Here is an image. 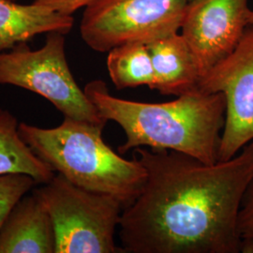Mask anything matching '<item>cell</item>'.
I'll return each instance as SVG.
<instances>
[{
    "mask_svg": "<svg viewBox=\"0 0 253 253\" xmlns=\"http://www.w3.org/2000/svg\"><path fill=\"white\" fill-rule=\"evenodd\" d=\"M133 156L146 180L121 215L125 253H239L237 219L253 178V140L231 160L213 164L147 147H137Z\"/></svg>",
    "mask_w": 253,
    "mask_h": 253,
    "instance_id": "obj_1",
    "label": "cell"
},
{
    "mask_svg": "<svg viewBox=\"0 0 253 253\" xmlns=\"http://www.w3.org/2000/svg\"><path fill=\"white\" fill-rule=\"evenodd\" d=\"M84 91L102 118L123 128L126 141L119 153L147 147L186 154L208 164L218 162L226 111L222 93L197 89L172 101L146 103L111 95L101 80L89 82Z\"/></svg>",
    "mask_w": 253,
    "mask_h": 253,
    "instance_id": "obj_2",
    "label": "cell"
},
{
    "mask_svg": "<svg viewBox=\"0 0 253 253\" xmlns=\"http://www.w3.org/2000/svg\"><path fill=\"white\" fill-rule=\"evenodd\" d=\"M103 127L64 118L59 126L19 123L24 142L54 172L82 189L106 194L131 205L144 189L146 171L133 156L128 161L102 139Z\"/></svg>",
    "mask_w": 253,
    "mask_h": 253,
    "instance_id": "obj_3",
    "label": "cell"
},
{
    "mask_svg": "<svg viewBox=\"0 0 253 253\" xmlns=\"http://www.w3.org/2000/svg\"><path fill=\"white\" fill-rule=\"evenodd\" d=\"M52 218L54 253H120L115 235L124 207L113 196L82 189L56 173L36 189Z\"/></svg>",
    "mask_w": 253,
    "mask_h": 253,
    "instance_id": "obj_4",
    "label": "cell"
},
{
    "mask_svg": "<svg viewBox=\"0 0 253 253\" xmlns=\"http://www.w3.org/2000/svg\"><path fill=\"white\" fill-rule=\"evenodd\" d=\"M0 84L36 93L64 118L103 128L107 123L75 81L67 61L62 33H48L45 43L38 50L22 42L0 52Z\"/></svg>",
    "mask_w": 253,
    "mask_h": 253,
    "instance_id": "obj_5",
    "label": "cell"
},
{
    "mask_svg": "<svg viewBox=\"0 0 253 253\" xmlns=\"http://www.w3.org/2000/svg\"><path fill=\"white\" fill-rule=\"evenodd\" d=\"M189 0H94L80 33L92 50L108 53L131 42L150 43L180 30Z\"/></svg>",
    "mask_w": 253,
    "mask_h": 253,
    "instance_id": "obj_6",
    "label": "cell"
},
{
    "mask_svg": "<svg viewBox=\"0 0 253 253\" xmlns=\"http://www.w3.org/2000/svg\"><path fill=\"white\" fill-rule=\"evenodd\" d=\"M198 89L225 97L218 162L229 161L253 140V25L235 50L200 78Z\"/></svg>",
    "mask_w": 253,
    "mask_h": 253,
    "instance_id": "obj_7",
    "label": "cell"
},
{
    "mask_svg": "<svg viewBox=\"0 0 253 253\" xmlns=\"http://www.w3.org/2000/svg\"><path fill=\"white\" fill-rule=\"evenodd\" d=\"M249 0H191L181 26L200 78L231 54L249 27ZM200 80V79H199Z\"/></svg>",
    "mask_w": 253,
    "mask_h": 253,
    "instance_id": "obj_8",
    "label": "cell"
},
{
    "mask_svg": "<svg viewBox=\"0 0 253 253\" xmlns=\"http://www.w3.org/2000/svg\"><path fill=\"white\" fill-rule=\"evenodd\" d=\"M52 218L39 192L31 190L12 208L0 228V253H54Z\"/></svg>",
    "mask_w": 253,
    "mask_h": 253,
    "instance_id": "obj_9",
    "label": "cell"
},
{
    "mask_svg": "<svg viewBox=\"0 0 253 253\" xmlns=\"http://www.w3.org/2000/svg\"><path fill=\"white\" fill-rule=\"evenodd\" d=\"M146 45L155 74L152 90L178 97L198 89L199 72L182 34L175 33Z\"/></svg>",
    "mask_w": 253,
    "mask_h": 253,
    "instance_id": "obj_10",
    "label": "cell"
},
{
    "mask_svg": "<svg viewBox=\"0 0 253 253\" xmlns=\"http://www.w3.org/2000/svg\"><path fill=\"white\" fill-rule=\"evenodd\" d=\"M72 15L43 5H21L14 0H0V52L7 51L34 37L50 32L68 34L73 27Z\"/></svg>",
    "mask_w": 253,
    "mask_h": 253,
    "instance_id": "obj_11",
    "label": "cell"
},
{
    "mask_svg": "<svg viewBox=\"0 0 253 253\" xmlns=\"http://www.w3.org/2000/svg\"><path fill=\"white\" fill-rule=\"evenodd\" d=\"M7 173H26L38 184H45L55 174L24 142L15 116L0 108V175Z\"/></svg>",
    "mask_w": 253,
    "mask_h": 253,
    "instance_id": "obj_12",
    "label": "cell"
},
{
    "mask_svg": "<svg viewBox=\"0 0 253 253\" xmlns=\"http://www.w3.org/2000/svg\"><path fill=\"white\" fill-rule=\"evenodd\" d=\"M109 76L118 89L147 85L153 89V64L145 43L131 42L113 48L108 52Z\"/></svg>",
    "mask_w": 253,
    "mask_h": 253,
    "instance_id": "obj_13",
    "label": "cell"
},
{
    "mask_svg": "<svg viewBox=\"0 0 253 253\" xmlns=\"http://www.w3.org/2000/svg\"><path fill=\"white\" fill-rule=\"evenodd\" d=\"M38 184L26 173H7L0 175V228L10 210Z\"/></svg>",
    "mask_w": 253,
    "mask_h": 253,
    "instance_id": "obj_14",
    "label": "cell"
},
{
    "mask_svg": "<svg viewBox=\"0 0 253 253\" xmlns=\"http://www.w3.org/2000/svg\"><path fill=\"white\" fill-rule=\"evenodd\" d=\"M240 238L253 239V178L250 182L241 203L237 219Z\"/></svg>",
    "mask_w": 253,
    "mask_h": 253,
    "instance_id": "obj_15",
    "label": "cell"
},
{
    "mask_svg": "<svg viewBox=\"0 0 253 253\" xmlns=\"http://www.w3.org/2000/svg\"><path fill=\"white\" fill-rule=\"evenodd\" d=\"M94 0H34V3L43 5L66 15H73L81 8H85Z\"/></svg>",
    "mask_w": 253,
    "mask_h": 253,
    "instance_id": "obj_16",
    "label": "cell"
},
{
    "mask_svg": "<svg viewBox=\"0 0 253 253\" xmlns=\"http://www.w3.org/2000/svg\"><path fill=\"white\" fill-rule=\"evenodd\" d=\"M239 253H253V239L242 238L239 245Z\"/></svg>",
    "mask_w": 253,
    "mask_h": 253,
    "instance_id": "obj_17",
    "label": "cell"
},
{
    "mask_svg": "<svg viewBox=\"0 0 253 253\" xmlns=\"http://www.w3.org/2000/svg\"><path fill=\"white\" fill-rule=\"evenodd\" d=\"M249 25H253V10H251V13H250Z\"/></svg>",
    "mask_w": 253,
    "mask_h": 253,
    "instance_id": "obj_18",
    "label": "cell"
},
{
    "mask_svg": "<svg viewBox=\"0 0 253 253\" xmlns=\"http://www.w3.org/2000/svg\"><path fill=\"white\" fill-rule=\"evenodd\" d=\"M190 1H191V0H189V2H190Z\"/></svg>",
    "mask_w": 253,
    "mask_h": 253,
    "instance_id": "obj_19",
    "label": "cell"
},
{
    "mask_svg": "<svg viewBox=\"0 0 253 253\" xmlns=\"http://www.w3.org/2000/svg\"><path fill=\"white\" fill-rule=\"evenodd\" d=\"M14 1H15V0H14Z\"/></svg>",
    "mask_w": 253,
    "mask_h": 253,
    "instance_id": "obj_20",
    "label": "cell"
}]
</instances>
